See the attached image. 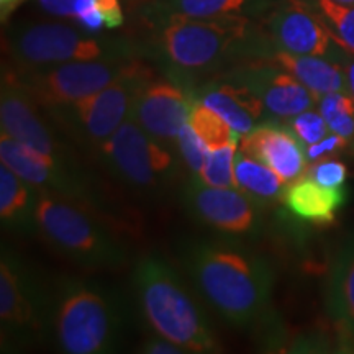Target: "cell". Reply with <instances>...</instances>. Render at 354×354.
<instances>
[{"label":"cell","instance_id":"6da1fadb","mask_svg":"<svg viewBox=\"0 0 354 354\" xmlns=\"http://www.w3.org/2000/svg\"><path fill=\"white\" fill-rule=\"evenodd\" d=\"M187 261L197 290L227 323L248 328L263 318L272 289V272L263 258L203 243L190 251Z\"/></svg>","mask_w":354,"mask_h":354},{"label":"cell","instance_id":"7a4b0ae2","mask_svg":"<svg viewBox=\"0 0 354 354\" xmlns=\"http://www.w3.org/2000/svg\"><path fill=\"white\" fill-rule=\"evenodd\" d=\"M133 286L141 315L158 336L179 344L185 353L223 351L205 313L169 263L146 256L136 266Z\"/></svg>","mask_w":354,"mask_h":354},{"label":"cell","instance_id":"3957f363","mask_svg":"<svg viewBox=\"0 0 354 354\" xmlns=\"http://www.w3.org/2000/svg\"><path fill=\"white\" fill-rule=\"evenodd\" d=\"M35 223L61 254L87 269L127 264L128 250L97 212L55 192H38Z\"/></svg>","mask_w":354,"mask_h":354},{"label":"cell","instance_id":"277c9868","mask_svg":"<svg viewBox=\"0 0 354 354\" xmlns=\"http://www.w3.org/2000/svg\"><path fill=\"white\" fill-rule=\"evenodd\" d=\"M39 109L37 102L30 99L12 79L3 76L0 95L2 131L41 158L68 184L73 201L97 212L94 190L88 184L82 162L68 143L69 138H61L56 123L50 125L44 118L46 113L39 112Z\"/></svg>","mask_w":354,"mask_h":354},{"label":"cell","instance_id":"5b68a950","mask_svg":"<svg viewBox=\"0 0 354 354\" xmlns=\"http://www.w3.org/2000/svg\"><path fill=\"white\" fill-rule=\"evenodd\" d=\"M55 330L68 354L112 353L122 338L123 313L105 289L73 281L57 292Z\"/></svg>","mask_w":354,"mask_h":354},{"label":"cell","instance_id":"8992f818","mask_svg":"<svg viewBox=\"0 0 354 354\" xmlns=\"http://www.w3.org/2000/svg\"><path fill=\"white\" fill-rule=\"evenodd\" d=\"M248 15L189 19L167 17L159 20L156 44L172 68L184 73L214 69L243 46L251 35Z\"/></svg>","mask_w":354,"mask_h":354},{"label":"cell","instance_id":"52a82bcc","mask_svg":"<svg viewBox=\"0 0 354 354\" xmlns=\"http://www.w3.org/2000/svg\"><path fill=\"white\" fill-rule=\"evenodd\" d=\"M153 71L138 59H131L128 68L115 81L94 95L55 109H43L53 123L66 131L84 148L99 151L118 127L130 117L140 88Z\"/></svg>","mask_w":354,"mask_h":354},{"label":"cell","instance_id":"ba28073f","mask_svg":"<svg viewBox=\"0 0 354 354\" xmlns=\"http://www.w3.org/2000/svg\"><path fill=\"white\" fill-rule=\"evenodd\" d=\"M63 21H30L17 26L8 38V50L19 69H38L69 61H92L127 56L118 43L92 37Z\"/></svg>","mask_w":354,"mask_h":354},{"label":"cell","instance_id":"9c48e42d","mask_svg":"<svg viewBox=\"0 0 354 354\" xmlns=\"http://www.w3.org/2000/svg\"><path fill=\"white\" fill-rule=\"evenodd\" d=\"M130 63L128 56H113L38 69H17L3 76L12 79L41 109H55L97 94L120 76Z\"/></svg>","mask_w":354,"mask_h":354},{"label":"cell","instance_id":"30bf717a","mask_svg":"<svg viewBox=\"0 0 354 354\" xmlns=\"http://www.w3.org/2000/svg\"><path fill=\"white\" fill-rule=\"evenodd\" d=\"M97 154L122 183L146 196L166 190L176 177L174 158L159 141L151 140L131 113Z\"/></svg>","mask_w":354,"mask_h":354},{"label":"cell","instance_id":"8fae6325","mask_svg":"<svg viewBox=\"0 0 354 354\" xmlns=\"http://www.w3.org/2000/svg\"><path fill=\"white\" fill-rule=\"evenodd\" d=\"M268 35L277 50L292 55L323 56L333 61L348 57V51L335 41L322 15L312 13L299 2H290L271 13Z\"/></svg>","mask_w":354,"mask_h":354},{"label":"cell","instance_id":"7c38bea8","mask_svg":"<svg viewBox=\"0 0 354 354\" xmlns=\"http://www.w3.org/2000/svg\"><path fill=\"white\" fill-rule=\"evenodd\" d=\"M190 110L192 105L179 87L153 76L140 88L131 115L151 138L165 145L176 143L189 123Z\"/></svg>","mask_w":354,"mask_h":354},{"label":"cell","instance_id":"4fadbf2b","mask_svg":"<svg viewBox=\"0 0 354 354\" xmlns=\"http://www.w3.org/2000/svg\"><path fill=\"white\" fill-rule=\"evenodd\" d=\"M236 81L250 87L269 113L292 118L318 104V97L289 71L272 63L250 64L238 74Z\"/></svg>","mask_w":354,"mask_h":354},{"label":"cell","instance_id":"5bb4252c","mask_svg":"<svg viewBox=\"0 0 354 354\" xmlns=\"http://www.w3.org/2000/svg\"><path fill=\"white\" fill-rule=\"evenodd\" d=\"M0 322L2 333L35 336L41 328V300L20 263L2 253L0 259Z\"/></svg>","mask_w":354,"mask_h":354},{"label":"cell","instance_id":"9a60e30c","mask_svg":"<svg viewBox=\"0 0 354 354\" xmlns=\"http://www.w3.org/2000/svg\"><path fill=\"white\" fill-rule=\"evenodd\" d=\"M189 203L194 214L216 232L246 234L258 223L253 197L240 189L190 185Z\"/></svg>","mask_w":354,"mask_h":354},{"label":"cell","instance_id":"2e32d148","mask_svg":"<svg viewBox=\"0 0 354 354\" xmlns=\"http://www.w3.org/2000/svg\"><path fill=\"white\" fill-rule=\"evenodd\" d=\"M295 136L290 128L259 125L241 136V151L272 167L287 183H294L307 171V154Z\"/></svg>","mask_w":354,"mask_h":354},{"label":"cell","instance_id":"e0dca14e","mask_svg":"<svg viewBox=\"0 0 354 354\" xmlns=\"http://www.w3.org/2000/svg\"><path fill=\"white\" fill-rule=\"evenodd\" d=\"M201 102L218 113L240 136L258 127L266 110L259 97L240 81L212 84L202 92Z\"/></svg>","mask_w":354,"mask_h":354},{"label":"cell","instance_id":"ac0fdd59","mask_svg":"<svg viewBox=\"0 0 354 354\" xmlns=\"http://www.w3.org/2000/svg\"><path fill=\"white\" fill-rule=\"evenodd\" d=\"M326 307L344 343L354 346V238L344 241L331 261Z\"/></svg>","mask_w":354,"mask_h":354},{"label":"cell","instance_id":"d6986e66","mask_svg":"<svg viewBox=\"0 0 354 354\" xmlns=\"http://www.w3.org/2000/svg\"><path fill=\"white\" fill-rule=\"evenodd\" d=\"M346 198L344 187H325L310 177L294 180L282 194V202L292 214L317 225L333 223Z\"/></svg>","mask_w":354,"mask_h":354},{"label":"cell","instance_id":"ffe728a7","mask_svg":"<svg viewBox=\"0 0 354 354\" xmlns=\"http://www.w3.org/2000/svg\"><path fill=\"white\" fill-rule=\"evenodd\" d=\"M272 63L289 71L304 86L315 94L318 99L330 92H349L346 71L342 64L323 56L292 55L276 50L269 56Z\"/></svg>","mask_w":354,"mask_h":354},{"label":"cell","instance_id":"44dd1931","mask_svg":"<svg viewBox=\"0 0 354 354\" xmlns=\"http://www.w3.org/2000/svg\"><path fill=\"white\" fill-rule=\"evenodd\" d=\"M37 2L46 13L76 21L88 33L118 28L125 21L120 0H37Z\"/></svg>","mask_w":354,"mask_h":354},{"label":"cell","instance_id":"7402d4cb","mask_svg":"<svg viewBox=\"0 0 354 354\" xmlns=\"http://www.w3.org/2000/svg\"><path fill=\"white\" fill-rule=\"evenodd\" d=\"M0 161L37 190L59 194L73 201L68 184L41 158L3 131L0 135Z\"/></svg>","mask_w":354,"mask_h":354},{"label":"cell","instance_id":"603a6c76","mask_svg":"<svg viewBox=\"0 0 354 354\" xmlns=\"http://www.w3.org/2000/svg\"><path fill=\"white\" fill-rule=\"evenodd\" d=\"M271 6V0H153L158 20L167 17L216 19V17L248 15Z\"/></svg>","mask_w":354,"mask_h":354},{"label":"cell","instance_id":"cb8c5ba5","mask_svg":"<svg viewBox=\"0 0 354 354\" xmlns=\"http://www.w3.org/2000/svg\"><path fill=\"white\" fill-rule=\"evenodd\" d=\"M234 179L238 189L253 198L272 201L284 194L287 180L282 179L272 167L264 165L245 151H238L234 158Z\"/></svg>","mask_w":354,"mask_h":354},{"label":"cell","instance_id":"d4e9b609","mask_svg":"<svg viewBox=\"0 0 354 354\" xmlns=\"http://www.w3.org/2000/svg\"><path fill=\"white\" fill-rule=\"evenodd\" d=\"M35 187L17 176L6 165L0 166V218L8 225H24L35 220L37 201H33Z\"/></svg>","mask_w":354,"mask_h":354},{"label":"cell","instance_id":"484cf974","mask_svg":"<svg viewBox=\"0 0 354 354\" xmlns=\"http://www.w3.org/2000/svg\"><path fill=\"white\" fill-rule=\"evenodd\" d=\"M238 148L236 141L218 146L210 149L205 166L198 177L201 183L210 187H233L238 189L236 179H234V158H236Z\"/></svg>","mask_w":354,"mask_h":354},{"label":"cell","instance_id":"4316f807","mask_svg":"<svg viewBox=\"0 0 354 354\" xmlns=\"http://www.w3.org/2000/svg\"><path fill=\"white\" fill-rule=\"evenodd\" d=\"M189 125L205 141V145L210 149L218 148V146H223L230 143V141H233V128L218 113H215L214 110L203 105L202 102L192 104Z\"/></svg>","mask_w":354,"mask_h":354},{"label":"cell","instance_id":"83f0119b","mask_svg":"<svg viewBox=\"0 0 354 354\" xmlns=\"http://www.w3.org/2000/svg\"><path fill=\"white\" fill-rule=\"evenodd\" d=\"M317 10L328 25L335 41L354 55V6H342L335 0H317Z\"/></svg>","mask_w":354,"mask_h":354},{"label":"cell","instance_id":"f1b7e54d","mask_svg":"<svg viewBox=\"0 0 354 354\" xmlns=\"http://www.w3.org/2000/svg\"><path fill=\"white\" fill-rule=\"evenodd\" d=\"M176 146L179 148L180 158L184 159L189 171L197 176L201 174L203 166H205L207 162V158H209L210 148L205 145V141L194 131V128L190 127L189 123L183 128L179 136H177Z\"/></svg>","mask_w":354,"mask_h":354},{"label":"cell","instance_id":"f546056e","mask_svg":"<svg viewBox=\"0 0 354 354\" xmlns=\"http://www.w3.org/2000/svg\"><path fill=\"white\" fill-rule=\"evenodd\" d=\"M289 128L297 135V138L304 145L318 143L328 135V123L320 112L315 110H305V112L295 115L289 120Z\"/></svg>","mask_w":354,"mask_h":354},{"label":"cell","instance_id":"4dcf8cb0","mask_svg":"<svg viewBox=\"0 0 354 354\" xmlns=\"http://www.w3.org/2000/svg\"><path fill=\"white\" fill-rule=\"evenodd\" d=\"M302 177H310L325 187H344L348 177V167L344 162L333 158H322L313 161V165L307 167Z\"/></svg>","mask_w":354,"mask_h":354},{"label":"cell","instance_id":"1f68e13d","mask_svg":"<svg viewBox=\"0 0 354 354\" xmlns=\"http://www.w3.org/2000/svg\"><path fill=\"white\" fill-rule=\"evenodd\" d=\"M349 146V140L344 138L342 135H336V133H331V135H326L325 138L318 143L308 145L305 148V154H307L308 161H317V159L326 158L330 154L342 153Z\"/></svg>","mask_w":354,"mask_h":354},{"label":"cell","instance_id":"d6a6232c","mask_svg":"<svg viewBox=\"0 0 354 354\" xmlns=\"http://www.w3.org/2000/svg\"><path fill=\"white\" fill-rule=\"evenodd\" d=\"M145 353H151V354H183L185 353L179 344L169 342V339L162 338V336H158L156 338H151L149 342L145 343L143 346Z\"/></svg>","mask_w":354,"mask_h":354},{"label":"cell","instance_id":"836d02e7","mask_svg":"<svg viewBox=\"0 0 354 354\" xmlns=\"http://www.w3.org/2000/svg\"><path fill=\"white\" fill-rule=\"evenodd\" d=\"M26 0H0V19H2L3 24L10 19V15L17 8L24 6Z\"/></svg>","mask_w":354,"mask_h":354},{"label":"cell","instance_id":"e575fe53","mask_svg":"<svg viewBox=\"0 0 354 354\" xmlns=\"http://www.w3.org/2000/svg\"><path fill=\"white\" fill-rule=\"evenodd\" d=\"M344 71H346L349 92H351V95L354 97V57H353V59H348V61H346V66H344Z\"/></svg>","mask_w":354,"mask_h":354},{"label":"cell","instance_id":"d590c367","mask_svg":"<svg viewBox=\"0 0 354 354\" xmlns=\"http://www.w3.org/2000/svg\"><path fill=\"white\" fill-rule=\"evenodd\" d=\"M336 3H342V6H354V0H335Z\"/></svg>","mask_w":354,"mask_h":354},{"label":"cell","instance_id":"8d00e7d4","mask_svg":"<svg viewBox=\"0 0 354 354\" xmlns=\"http://www.w3.org/2000/svg\"><path fill=\"white\" fill-rule=\"evenodd\" d=\"M136 2H153V0H136Z\"/></svg>","mask_w":354,"mask_h":354}]
</instances>
